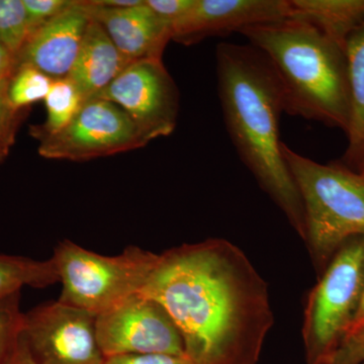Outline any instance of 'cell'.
Returning a JSON list of instances; mask_svg holds the SVG:
<instances>
[{
    "mask_svg": "<svg viewBox=\"0 0 364 364\" xmlns=\"http://www.w3.org/2000/svg\"><path fill=\"white\" fill-rule=\"evenodd\" d=\"M141 294L169 314L191 364H257L274 323L267 282L224 239L158 254Z\"/></svg>",
    "mask_w": 364,
    "mask_h": 364,
    "instance_id": "obj_1",
    "label": "cell"
},
{
    "mask_svg": "<svg viewBox=\"0 0 364 364\" xmlns=\"http://www.w3.org/2000/svg\"><path fill=\"white\" fill-rule=\"evenodd\" d=\"M215 60L218 91L232 143L261 188L305 240L303 203L279 139L284 100L279 78L251 45L221 43Z\"/></svg>",
    "mask_w": 364,
    "mask_h": 364,
    "instance_id": "obj_2",
    "label": "cell"
},
{
    "mask_svg": "<svg viewBox=\"0 0 364 364\" xmlns=\"http://www.w3.org/2000/svg\"><path fill=\"white\" fill-rule=\"evenodd\" d=\"M240 33L277 74L284 112L347 131L350 104L344 47L299 18L251 26Z\"/></svg>",
    "mask_w": 364,
    "mask_h": 364,
    "instance_id": "obj_3",
    "label": "cell"
},
{
    "mask_svg": "<svg viewBox=\"0 0 364 364\" xmlns=\"http://www.w3.org/2000/svg\"><path fill=\"white\" fill-rule=\"evenodd\" d=\"M282 154L305 213V241L324 270L345 242L364 237V176L339 164L313 161L282 144Z\"/></svg>",
    "mask_w": 364,
    "mask_h": 364,
    "instance_id": "obj_4",
    "label": "cell"
},
{
    "mask_svg": "<svg viewBox=\"0 0 364 364\" xmlns=\"http://www.w3.org/2000/svg\"><path fill=\"white\" fill-rule=\"evenodd\" d=\"M157 256L139 247H128L117 256H105L72 241H62L52 256L62 284L58 301L100 315L141 294Z\"/></svg>",
    "mask_w": 364,
    "mask_h": 364,
    "instance_id": "obj_5",
    "label": "cell"
},
{
    "mask_svg": "<svg viewBox=\"0 0 364 364\" xmlns=\"http://www.w3.org/2000/svg\"><path fill=\"white\" fill-rule=\"evenodd\" d=\"M364 289V237L345 242L309 294L303 338L306 364H330L348 331Z\"/></svg>",
    "mask_w": 364,
    "mask_h": 364,
    "instance_id": "obj_6",
    "label": "cell"
},
{
    "mask_svg": "<svg viewBox=\"0 0 364 364\" xmlns=\"http://www.w3.org/2000/svg\"><path fill=\"white\" fill-rule=\"evenodd\" d=\"M36 139L40 141L41 156L71 161L109 156L149 143L126 112L100 97L85 100L58 133Z\"/></svg>",
    "mask_w": 364,
    "mask_h": 364,
    "instance_id": "obj_7",
    "label": "cell"
},
{
    "mask_svg": "<svg viewBox=\"0 0 364 364\" xmlns=\"http://www.w3.org/2000/svg\"><path fill=\"white\" fill-rule=\"evenodd\" d=\"M98 345L105 358L126 354L184 356L183 339L155 299L134 294L97 316Z\"/></svg>",
    "mask_w": 364,
    "mask_h": 364,
    "instance_id": "obj_8",
    "label": "cell"
},
{
    "mask_svg": "<svg viewBox=\"0 0 364 364\" xmlns=\"http://www.w3.org/2000/svg\"><path fill=\"white\" fill-rule=\"evenodd\" d=\"M97 316L60 301L23 313L21 341L39 364H105Z\"/></svg>",
    "mask_w": 364,
    "mask_h": 364,
    "instance_id": "obj_9",
    "label": "cell"
},
{
    "mask_svg": "<svg viewBox=\"0 0 364 364\" xmlns=\"http://www.w3.org/2000/svg\"><path fill=\"white\" fill-rule=\"evenodd\" d=\"M95 97L119 105L149 142L171 135L176 129L179 112L178 88L162 60L132 62Z\"/></svg>",
    "mask_w": 364,
    "mask_h": 364,
    "instance_id": "obj_10",
    "label": "cell"
},
{
    "mask_svg": "<svg viewBox=\"0 0 364 364\" xmlns=\"http://www.w3.org/2000/svg\"><path fill=\"white\" fill-rule=\"evenodd\" d=\"M289 18V0H195L188 13L172 25V40L193 45Z\"/></svg>",
    "mask_w": 364,
    "mask_h": 364,
    "instance_id": "obj_11",
    "label": "cell"
},
{
    "mask_svg": "<svg viewBox=\"0 0 364 364\" xmlns=\"http://www.w3.org/2000/svg\"><path fill=\"white\" fill-rule=\"evenodd\" d=\"M90 21L76 0L71 9L42 23L32 33L16 58V67L32 66L52 80L68 77Z\"/></svg>",
    "mask_w": 364,
    "mask_h": 364,
    "instance_id": "obj_12",
    "label": "cell"
},
{
    "mask_svg": "<svg viewBox=\"0 0 364 364\" xmlns=\"http://www.w3.org/2000/svg\"><path fill=\"white\" fill-rule=\"evenodd\" d=\"M80 4L90 20L104 28L132 62L162 60L165 47L172 40L171 26L158 18L145 0L139 6L124 9L98 6L87 0H81Z\"/></svg>",
    "mask_w": 364,
    "mask_h": 364,
    "instance_id": "obj_13",
    "label": "cell"
},
{
    "mask_svg": "<svg viewBox=\"0 0 364 364\" xmlns=\"http://www.w3.org/2000/svg\"><path fill=\"white\" fill-rule=\"evenodd\" d=\"M131 63L104 28L90 20L68 78L85 102L100 95Z\"/></svg>",
    "mask_w": 364,
    "mask_h": 364,
    "instance_id": "obj_14",
    "label": "cell"
},
{
    "mask_svg": "<svg viewBox=\"0 0 364 364\" xmlns=\"http://www.w3.org/2000/svg\"><path fill=\"white\" fill-rule=\"evenodd\" d=\"M348 78V147L344 160L348 166L364 168V23L349 36L345 43Z\"/></svg>",
    "mask_w": 364,
    "mask_h": 364,
    "instance_id": "obj_15",
    "label": "cell"
},
{
    "mask_svg": "<svg viewBox=\"0 0 364 364\" xmlns=\"http://www.w3.org/2000/svg\"><path fill=\"white\" fill-rule=\"evenodd\" d=\"M289 6L291 18L308 21L344 48L364 23V0H289Z\"/></svg>",
    "mask_w": 364,
    "mask_h": 364,
    "instance_id": "obj_16",
    "label": "cell"
},
{
    "mask_svg": "<svg viewBox=\"0 0 364 364\" xmlns=\"http://www.w3.org/2000/svg\"><path fill=\"white\" fill-rule=\"evenodd\" d=\"M58 282V273L52 258L38 261L0 254V301L21 291L23 287L43 289Z\"/></svg>",
    "mask_w": 364,
    "mask_h": 364,
    "instance_id": "obj_17",
    "label": "cell"
},
{
    "mask_svg": "<svg viewBox=\"0 0 364 364\" xmlns=\"http://www.w3.org/2000/svg\"><path fill=\"white\" fill-rule=\"evenodd\" d=\"M44 102L47 107V119L42 126L31 129V135L35 138L53 135L65 128L77 114L85 100L74 83L67 77L53 80Z\"/></svg>",
    "mask_w": 364,
    "mask_h": 364,
    "instance_id": "obj_18",
    "label": "cell"
},
{
    "mask_svg": "<svg viewBox=\"0 0 364 364\" xmlns=\"http://www.w3.org/2000/svg\"><path fill=\"white\" fill-rule=\"evenodd\" d=\"M39 26L31 18L23 0H0V44L14 58Z\"/></svg>",
    "mask_w": 364,
    "mask_h": 364,
    "instance_id": "obj_19",
    "label": "cell"
},
{
    "mask_svg": "<svg viewBox=\"0 0 364 364\" xmlns=\"http://www.w3.org/2000/svg\"><path fill=\"white\" fill-rule=\"evenodd\" d=\"M52 82L49 76L32 66H16L7 88L9 102L18 111L26 109L28 105L45 100Z\"/></svg>",
    "mask_w": 364,
    "mask_h": 364,
    "instance_id": "obj_20",
    "label": "cell"
},
{
    "mask_svg": "<svg viewBox=\"0 0 364 364\" xmlns=\"http://www.w3.org/2000/svg\"><path fill=\"white\" fill-rule=\"evenodd\" d=\"M21 291L0 301V364L13 363L20 348L23 313Z\"/></svg>",
    "mask_w": 364,
    "mask_h": 364,
    "instance_id": "obj_21",
    "label": "cell"
},
{
    "mask_svg": "<svg viewBox=\"0 0 364 364\" xmlns=\"http://www.w3.org/2000/svg\"><path fill=\"white\" fill-rule=\"evenodd\" d=\"M9 79L0 83V155L6 157L16 142V136L26 109H14L7 97Z\"/></svg>",
    "mask_w": 364,
    "mask_h": 364,
    "instance_id": "obj_22",
    "label": "cell"
},
{
    "mask_svg": "<svg viewBox=\"0 0 364 364\" xmlns=\"http://www.w3.org/2000/svg\"><path fill=\"white\" fill-rule=\"evenodd\" d=\"M31 18L38 26L65 13L76 0H23Z\"/></svg>",
    "mask_w": 364,
    "mask_h": 364,
    "instance_id": "obj_23",
    "label": "cell"
},
{
    "mask_svg": "<svg viewBox=\"0 0 364 364\" xmlns=\"http://www.w3.org/2000/svg\"><path fill=\"white\" fill-rule=\"evenodd\" d=\"M364 363V329L345 337L335 351L330 364Z\"/></svg>",
    "mask_w": 364,
    "mask_h": 364,
    "instance_id": "obj_24",
    "label": "cell"
},
{
    "mask_svg": "<svg viewBox=\"0 0 364 364\" xmlns=\"http://www.w3.org/2000/svg\"><path fill=\"white\" fill-rule=\"evenodd\" d=\"M158 18L172 26L176 21L188 13L195 0H145Z\"/></svg>",
    "mask_w": 364,
    "mask_h": 364,
    "instance_id": "obj_25",
    "label": "cell"
},
{
    "mask_svg": "<svg viewBox=\"0 0 364 364\" xmlns=\"http://www.w3.org/2000/svg\"><path fill=\"white\" fill-rule=\"evenodd\" d=\"M105 364H191L186 356L168 354H126L107 358Z\"/></svg>",
    "mask_w": 364,
    "mask_h": 364,
    "instance_id": "obj_26",
    "label": "cell"
},
{
    "mask_svg": "<svg viewBox=\"0 0 364 364\" xmlns=\"http://www.w3.org/2000/svg\"><path fill=\"white\" fill-rule=\"evenodd\" d=\"M16 70V58L9 50L0 44V83L11 78Z\"/></svg>",
    "mask_w": 364,
    "mask_h": 364,
    "instance_id": "obj_27",
    "label": "cell"
},
{
    "mask_svg": "<svg viewBox=\"0 0 364 364\" xmlns=\"http://www.w3.org/2000/svg\"><path fill=\"white\" fill-rule=\"evenodd\" d=\"M363 329H364V289L360 301H359L358 311H356L355 316H354L353 320H352L351 324L348 328V331H347L345 337L354 334V333L360 331V330Z\"/></svg>",
    "mask_w": 364,
    "mask_h": 364,
    "instance_id": "obj_28",
    "label": "cell"
},
{
    "mask_svg": "<svg viewBox=\"0 0 364 364\" xmlns=\"http://www.w3.org/2000/svg\"><path fill=\"white\" fill-rule=\"evenodd\" d=\"M91 4L98 6L109 7V9H124L139 6L144 0H90Z\"/></svg>",
    "mask_w": 364,
    "mask_h": 364,
    "instance_id": "obj_29",
    "label": "cell"
},
{
    "mask_svg": "<svg viewBox=\"0 0 364 364\" xmlns=\"http://www.w3.org/2000/svg\"><path fill=\"white\" fill-rule=\"evenodd\" d=\"M11 364H39L31 355L30 352L26 348L23 341L21 338L20 348H18V353L14 358L13 363Z\"/></svg>",
    "mask_w": 364,
    "mask_h": 364,
    "instance_id": "obj_30",
    "label": "cell"
},
{
    "mask_svg": "<svg viewBox=\"0 0 364 364\" xmlns=\"http://www.w3.org/2000/svg\"><path fill=\"white\" fill-rule=\"evenodd\" d=\"M4 159H6V157L1 156V155H0V162L4 161Z\"/></svg>",
    "mask_w": 364,
    "mask_h": 364,
    "instance_id": "obj_31",
    "label": "cell"
},
{
    "mask_svg": "<svg viewBox=\"0 0 364 364\" xmlns=\"http://www.w3.org/2000/svg\"><path fill=\"white\" fill-rule=\"evenodd\" d=\"M359 173H361V174H363V176H364V168L363 169V171L359 172Z\"/></svg>",
    "mask_w": 364,
    "mask_h": 364,
    "instance_id": "obj_32",
    "label": "cell"
},
{
    "mask_svg": "<svg viewBox=\"0 0 364 364\" xmlns=\"http://www.w3.org/2000/svg\"><path fill=\"white\" fill-rule=\"evenodd\" d=\"M361 364H364V363H361Z\"/></svg>",
    "mask_w": 364,
    "mask_h": 364,
    "instance_id": "obj_33",
    "label": "cell"
}]
</instances>
